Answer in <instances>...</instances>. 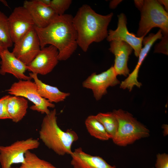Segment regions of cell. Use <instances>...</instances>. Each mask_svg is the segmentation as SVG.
<instances>
[{
    "label": "cell",
    "instance_id": "cell-12",
    "mask_svg": "<svg viewBox=\"0 0 168 168\" xmlns=\"http://www.w3.org/2000/svg\"><path fill=\"white\" fill-rule=\"evenodd\" d=\"M118 21L117 29L110 30L106 38L109 42L113 40L124 41L132 48L135 56L138 57L142 46V40L145 36L138 37L132 33H130L127 28V19L125 15L122 13L118 15Z\"/></svg>",
    "mask_w": 168,
    "mask_h": 168
},
{
    "label": "cell",
    "instance_id": "cell-10",
    "mask_svg": "<svg viewBox=\"0 0 168 168\" xmlns=\"http://www.w3.org/2000/svg\"><path fill=\"white\" fill-rule=\"evenodd\" d=\"M8 19L10 37L14 43L35 26L31 15L23 6L15 7Z\"/></svg>",
    "mask_w": 168,
    "mask_h": 168
},
{
    "label": "cell",
    "instance_id": "cell-31",
    "mask_svg": "<svg viewBox=\"0 0 168 168\" xmlns=\"http://www.w3.org/2000/svg\"><path fill=\"white\" fill-rule=\"evenodd\" d=\"M4 46L0 39V54L5 49Z\"/></svg>",
    "mask_w": 168,
    "mask_h": 168
},
{
    "label": "cell",
    "instance_id": "cell-4",
    "mask_svg": "<svg viewBox=\"0 0 168 168\" xmlns=\"http://www.w3.org/2000/svg\"><path fill=\"white\" fill-rule=\"evenodd\" d=\"M112 112L119 124L117 133L112 140L116 145L125 147L150 136L148 129L129 112L121 109L114 110Z\"/></svg>",
    "mask_w": 168,
    "mask_h": 168
},
{
    "label": "cell",
    "instance_id": "cell-11",
    "mask_svg": "<svg viewBox=\"0 0 168 168\" xmlns=\"http://www.w3.org/2000/svg\"><path fill=\"white\" fill-rule=\"evenodd\" d=\"M58 49L53 45L41 49L32 62L27 66V70L37 75H47L58 64Z\"/></svg>",
    "mask_w": 168,
    "mask_h": 168
},
{
    "label": "cell",
    "instance_id": "cell-32",
    "mask_svg": "<svg viewBox=\"0 0 168 168\" xmlns=\"http://www.w3.org/2000/svg\"><path fill=\"white\" fill-rule=\"evenodd\" d=\"M0 1H1V2H2V3L4 5H5V6H8L7 3V2L5 0H0Z\"/></svg>",
    "mask_w": 168,
    "mask_h": 168
},
{
    "label": "cell",
    "instance_id": "cell-16",
    "mask_svg": "<svg viewBox=\"0 0 168 168\" xmlns=\"http://www.w3.org/2000/svg\"><path fill=\"white\" fill-rule=\"evenodd\" d=\"M70 155L71 164L73 168H116L100 156L86 153L81 147L75 149Z\"/></svg>",
    "mask_w": 168,
    "mask_h": 168
},
{
    "label": "cell",
    "instance_id": "cell-20",
    "mask_svg": "<svg viewBox=\"0 0 168 168\" xmlns=\"http://www.w3.org/2000/svg\"><path fill=\"white\" fill-rule=\"evenodd\" d=\"M95 116L112 140L116 135L119 127L118 121L113 112L99 113Z\"/></svg>",
    "mask_w": 168,
    "mask_h": 168
},
{
    "label": "cell",
    "instance_id": "cell-22",
    "mask_svg": "<svg viewBox=\"0 0 168 168\" xmlns=\"http://www.w3.org/2000/svg\"><path fill=\"white\" fill-rule=\"evenodd\" d=\"M0 39L6 49L12 47L13 43L10 34L8 17L0 11Z\"/></svg>",
    "mask_w": 168,
    "mask_h": 168
},
{
    "label": "cell",
    "instance_id": "cell-19",
    "mask_svg": "<svg viewBox=\"0 0 168 168\" xmlns=\"http://www.w3.org/2000/svg\"><path fill=\"white\" fill-rule=\"evenodd\" d=\"M85 124L86 129L92 136L102 141L110 139L104 127L95 115H90L86 119Z\"/></svg>",
    "mask_w": 168,
    "mask_h": 168
},
{
    "label": "cell",
    "instance_id": "cell-21",
    "mask_svg": "<svg viewBox=\"0 0 168 168\" xmlns=\"http://www.w3.org/2000/svg\"><path fill=\"white\" fill-rule=\"evenodd\" d=\"M25 161L19 167L12 168H58L50 162L39 158L35 154L27 151Z\"/></svg>",
    "mask_w": 168,
    "mask_h": 168
},
{
    "label": "cell",
    "instance_id": "cell-23",
    "mask_svg": "<svg viewBox=\"0 0 168 168\" xmlns=\"http://www.w3.org/2000/svg\"><path fill=\"white\" fill-rule=\"evenodd\" d=\"M162 36L161 30L160 29L156 33H150L148 36L144 37L142 42L144 46L141 50L138 62L142 63L154 43L157 40L161 39Z\"/></svg>",
    "mask_w": 168,
    "mask_h": 168
},
{
    "label": "cell",
    "instance_id": "cell-33",
    "mask_svg": "<svg viewBox=\"0 0 168 168\" xmlns=\"http://www.w3.org/2000/svg\"><path fill=\"white\" fill-rule=\"evenodd\" d=\"M154 168V167H151V168Z\"/></svg>",
    "mask_w": 168,
    "mask_h": 168
},
{
    "label": "cell",
    "instance_id": "cell-26",
    "mask_svg": "<svg viewBox=\"0 0 168 168\" xmlns=\"http://www.w3.org/2000/svg\"><path fill=\"white\" fill-rule=\"evenodd\" d=\"M162 35L161 41L155 45L154 52L161 53L168 55V34Z\"/></svg>",
    "mask_w": 168,
    "mask_h": 168
},
{
    "label": "cell",
    "instance_id": "cell-29",
    "mask_svg": "<svg viewBox=\"0 0 168 168\" xmlns=\"http://www.w3.org/2000/svg\"><path fill=\"white\" fill-rule=\"evenodd\" d=\"M159 3L161 5H163L164 6L166 11H168V0H162L158 1Z\"/></svg>",
    "mask_w": 168,
    "mask_h": 168
},
{
    "label": "cell",
    "instance_id": "cell-5",
    "mask_svg": "<svg viewBox=\"0 0 168 168\" xmlns=\"http://www.w3.org/2000/svg\"><path fill=\"white\" fill-rule=\"evenodd\" d=\"M138 8L141 15L137 36H145L155 27L159 28L162 34L168 33V13L158 1L143 0Z\"/></svg>",
    "mask_w": 168,
    "mask_h": 168
},
{
    "label": "cell",
    "instance_id": "cell-13",
    "mask_svg": "<svg viewBox=\"0 0 168 168\" xmlns=\"http://www.w3.org/2000/svg\"><path fill=\"white\" fill-rule=\"evenodd\" d=\"M23 6L31 15L35 26L39 28L47 26L58 16L50 6L44 4L40 0L25 1Z\"/></svg>",
    "mask_w": 168,
    "mask_h": 168
},
{
    "label": "cell",
    "instance_id": "cell-15",
    "mask_svg": "<svg viewBox=\"0 0 168 168\" xmlns=\"http://www.w3.org/2000/svg\"><path fill=\"white\" fill-rule=\"evenodd\" d=\"M0 74H12L20 80H30L32 78L25 74L27 66L16 57L8 49H5L0 54Z\"/></svg>",
    "mask_w": 168,
    "mask_h": 168
},
{
    "label": "cell",
    "instance_id": "cell-8",
    "mask_svg": "<svg viewBox=\"0 0 168 168\" xmlns=\"http://www.w3.org/2000/svg\"><path fill=\"white\" fill-rule=\"evenodd\" d=\"M117 77L113 66H112L101 73H91L83 81L82 86L84 88L91 90L94 97L96 100L98 101L107 93L108 87L120 83Z\"/></svg>",
    "mask_w": 168,
    "mask_h": 168
},
{
    "label": "cell",
    "instance_id": "cell-24",
    "mask_svg": "<svg viewBox=\"0 0 168 168\" xmlns=\"http://www.w3.org/2000/svg\"><path fill=\"white\" fill-rule=\"evenodd\" d=\"M72 2L71 0H52L51 1L49 6L58 15L61 16L65 14Z\"/></svg>",
    "mask_w": 168,
    "mask_h": 168
},
{
    "label": "cell",
    "instance_id": "cell-2",
    "mask_svg": "<svg viewBox=\"0 0 168 168\" xmlns=\"http://www.w3.org/2000/svg\"><path fill=\"white\" fill-rule=\"evenodd\" d=\"M113 14L103 15L96 12L86 4L78 9L72 18L77 34V44L82 51L86 52L93 42H99L108 35V26Z\"/></svg>",
    "mask_w": 168,
    "mask_h": 168
},
{
    "label": "cell",
    "instance_id": "cell-30",
    "mask_svg": "<svg viewBox=\"0 0 168 168\" xmlns=\"http://www.w3.org/2000/svg\"><path fill=\"white\" fill-rule=\"evenodd\" d=\"M40 1L44 4L48 6H50L51 0H40Z\"/></svg>",
    "mask_w": 168,
    "mask_h": 168
},
{
    "label": "cell",
    "instance_id": "cell-14",
    "mask_svg": "<svg viewBox=\"0 0 168 168\" xmlns=\"http://www.w3.org/2000/svg\"><path fill=\"white\" fill-rule=\"evenodd\" d=\"M110 51L115 56L114 69L116 74L126 77L129 74L130 70L128 67L129 56L133 50L127 43L120 40L110 42Z\"/></svg>",
    "mask_w": 168,
    "mask_h": 168
},
{
    "label": "cell",
    "instance_id": "cell-18",
    "mask_svg": "<svg viewBox=\"0 0 168 168\" xmlns=\"http://www.w3.org/2000/svg\"><path fill=\"white\" fill-rule=\"evenodd\" d=\"M7 107L11 119L13 122L17 123L21 120L26 114L28 102L22 97L10 96Z\"/></svg>",
    "mask_w": 168,
    "mask_h": 168
},
{
    "label": "cell",
    "instance_id": "cell-3",
    "mask_svg": "<svg viewBox=\"0 0 168 168\" xmlns=\"http://www.w3.org/2000/svg\"><path fill=\"white\" fill-rule=\"evenodd\" d=\"M39 137L44 144L49 149L59 156L70 155L73 143L78 139L77 133L68 129L63 131L57 121L55 109L44 117L39 131Z\"/></svg>",
    "mask_w": 168,
    "mask_h": 168
},
{
    "label": "cell",
    "instance_id": "cell-1",
    "mask_svg": "<svg viewBox=\"0 0 168 168\" xmlns=\"http://www.w3.org/2000/svg\"><path fill=\"white\" fill-rule=\"evenodd\" d=\"M71 14L57 16L47 26L34 28L39 38L41 49L48 44L56 47L59 61L68 59L76 50L77 34Z\"/></svg>",
    "mask_w": 168,
    "mask_h": 168
},
{
    "label": "cell",
    "instance_id": "cell-28",
    "mask_svg": "<svg viewBox=\"0 0 168 168\" xmlns=\"http://www.w3.org/2000/svg\"><path fill=\"white\" fill-rule=\"evenodd\" d=\"M119 2V1L114 0L111 1L110 3V7L111 8H114L116 7Z\"/></svg>",
    "mask_w": 168,
    "mask_h": 168
},
{
    "label": "cell",
    "instance_id": "cell-7",
    "mask_svg": "<svg viewBox=\"0 0 168 168\" xmlns=\"http://www.w3.org/2000/svg\"><path fill=\"white\" fill-rule=\"evenodd\" d=\"M40 145L39 141L30 138L17 141L11 145H0V164L2 168H11L14 164L23 163L25 155L28 151L37 148Z\"/></svg>",
    "mask_w": 168,
    "mask_h": 168
},
{
    "label": "cell",
    "instance_id": "cell-9",
    "mask_svg": "<svg viewBox=\"0 0 168 168\" xmlns=\"http://www.w3.org/2000/svg\"><path fill=\"white\" fill-rule=\"evenodd\" d=\"M40 49L39 38L33 27L14 43L12 53L27 66L34 60Z\"/></svg>",
    "mask_w": 168,
    "mask_h": 168
},
{
    "label": "cell",
    "instance_id": "cell-25",
    "mask_svg": "<svg viewBox=\"0 0 168 168\" xmlns=\"http://www.w3.org/2000/svg\"><path fill=\"white\" fill-rule=\"evenodd\" d=\"M9 96V95H6L0 98V119H11L7 107Z\"/></svg>",
    "mask_w": 168,
    "mask_h": 168
},
{
    "label": "cell",
    "instance_id": "cell-17",
    "mask_svg": "<svg viewBox=\"0 0 168 168\" xmlns=\"http://www.w3.org/2000/svg\"><path fill=\"white\" fill-rule=\"evenodd\" d=\"M29 76L33 79L36 85L40 96L50 103H57L63 101L70 95L69 92L61 91L56 86L43 83L38 78L36 74L30 73Z\"/></svg>",
    "mask_w": 168,
    "mask_h": 168
},
{
    "label": "cell",
    "instance_id": "cell-6",
    "mask_svg": "<svg viewBox=\"0 0 168 168\" xmlns=\"http://www.w3.org/2000/svg\"><path fill=\"white\" fill-rule=\"evenodd\" d=\"M7 91L11 95L27 99L34 104L30 109L42 114H49L50 111L49 108H54L55 107L53 103L40 96L36 85L30 80H20L14 83Z\"/></svg>",
    "mask_w": 168,
    "mask_h": 168
},
{
    "label": "cell",
    "instance_id": "cell-27",
    "mask_svg": "<svg viewBox=\"0 0 168 168\" xmlns=\"http://www.w3.org/2000/svg\"><path fill=\"white\" fill-rule=\"evenodd\" d=\"M155 168H168V154L158 153L156 156Z\"/></svg>",
    "mask_w": 168,
    "mask_h": 168
}]
</instances>
